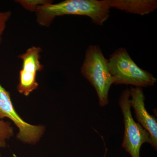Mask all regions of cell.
<instances>
[{"label":"cell","mask_w":157,"mask_h":157,"mask_svg":"<svg viewBox=\"0 0 157 157\" xmlns=\"http://www.w3.org/2000/svg\"><path fill=\"white\" fill-rule=\"evenodd\" d=\"M110 8L107 0H66L40 6L36 11L37 23L48 27L54 20L64 15H77L90 17L93 23L103 26L109 16Z\"/></svg>","instance_id":"6da1fadb"},{"label":"cell","mask_w":157,"mask_h":157,"mask_svg":"<svg viewBox=\"0 0 157 157\" xmlns=\"http://www.w3.org/2000/svg\"><path fill=\"white\" fill-rule=\"evenodd\" d=\"M81 73L94 88L99 106L103 107L108 105V93L113 80L108 69V59L98 45H91L88 47Z\"/></svg>","instance_id":"7a4b0ae2"},{"label":"cell","mask_w":157,"mask_h":157,"mask_svg":"<svg viewBox=\"0 0 157 157\" xmlns=\"http://www.w3.org/2000/svg\"><path fill=\"white\" fill-rule=\"evenodd\" d=\"M109 72L115 85H131L135 87H146L154 85L157 79L151 73L139 67L122 47L109 56Z\"/></svg>","instance_id":"3957f363"},{"label":"cell","mask_w":157,"mask_h":157,"mask_svg":"<svg viewBox=\"0 0 157 157\" xmlns=\"http://www.w3.org/2000/svg\"><path fill=\"white\" fill-rule=\"evenodd\" d=\"M130 89L126 88L122 92L118 104L123 115L124 134L123 148L132 157H140V150L144 143L150 144L149 134L139 123L134 120L131 111L129 100Z\"/></svg>","instance_id":"277c9868"},{"label":"cell","mask_w":157,"mask_h":157,"mask_svg":"<svg viewBox=\"0 0 157 157\" xmlns=\"http://www.w3.org/2000/svg\"><path fill=\"white\" fill-rule=\"evenodd\" d=\"M10 119L19 129L17 139L24 143L35 144L39 141L45 132L42 125H34L23 120L14 109L10 94L0 84V120Z\"/></svg>","instance_id":"5b68a950"},{"label":"cell","mask_w":157,"mask_h":157,"mask_svg":"<svg viewBox=\"0 0 157 157\" xmlns=\"http://www.w3.org/2000/svg\"><path fill=\"white\" fill-rule=\"evenodd\" d=\"M42 48L32 46L24 53L18 56L22 61V69L19 72V81L17 86L18 92L28 96L39 86L36 81L37 73L44 69L40 62Z\"/></svg>","instance_id":"8992f818"},{"label":"cell","mask_w":157,"mask_h":157,"mask_svg":"<svg viewBox=\"0 0 157 157\" xmlns=\"http://www.w3.org/2000/svg\"><path fill=\"white\" fill-rule=\"evenodd\" d=\"M130 106L134 109L135 118L150 136L151 145L157 150V121L147 110L145 105V96L143 88L132 86L130 89Z\"/></svg>","instance_id":"52a82bcc"},{"label":"cell","mask_w":157,"mask_h":157,"mask_svg":"<svg viewBox=\"0 0 157 157\" xmlns=\"http://www.w3.org/2000/svg\"><path fill=\"white\" fill-rule=\"evenodd\" d=\"M110 9L115 8L127 13L145 15L157 9L155 0H107Z\"/></svg>","instance_id":"ba28073f"},{"label":"cell","mask_w":157,"mask_h":157,"mask_svg":"<svg viewBox=\"0 0 157 157\" xmlns=\"http://www.w3.org/2000/svg\"><path fill=\"white\" fill-rule=\"evenodd\" d=\"M13 135V128L10 124L0 120V147H5L6 140Z\"/></svg>","instance_id":"9c48e42d"},{"label":"cell","mask_w":157,"mask_h":157,"mask_svg":"<svg viewBox=\"0 0 157 157\" xmlns=\"http://www.w3.org/2000/svg\"><path fill=\"white\" fill-rule=\"evenodd\" d=\"M15 2L25 10L35 12L39 6L52 3V1L48 0H17Z\"/></svg>","instance_id":"30bf717a"},{"label":"cell","mask_w":157,"mask_h":157,"mask_svg":"<svg viewBox=\"0 0 157 157\" xmlns=\"http://www.w3.org/2000/svg\"><path fill=\"white\" fill-rule=\"evenodd\" d=\"M11 15V11H0V45L2 43V36L6 29V24Z\"/></svg>","instance_id":"8fae6325"},{"label":"cell","mask_w":157,"mask_h":157,"mask_svg":"<svg viewBox=\"0 0 157 157\" xmlns=\"http://www.w3.org/2000/svg\"><path fill=\"white\" fill-rule=\"evenodd\" d=\"M107 148H106V150H105V154H104V157H106V154H107Z\"/></svg>","instance_id":"7c38bea8"}]
</instances>
